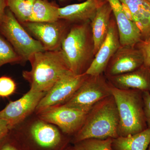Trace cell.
Here are the masks:
<instances>
[{
	"instance_id": "1",
	"label": "cell",
	"mask_w": 150,
	"mask_h": 150,
	"mask_svg": "<svg viewBox=\"0 0 150 150\" xmlns=\"http://www.w3.org/2000/svg\"><path fill=\"white\" fill-rule=\"evenodd\" d=\"M91 23H73L62 42L61 49L67 66L75 75L85 74L95 56Z\"/></svg>"
},
{
	"instance_id": "2",
	"label": "cell",
	"mask_w": 150,
	"mask_h": 150,
	"mask_svg": "<svg viewBox=\"0 0 150 150\" xmlns=\"http://www.w3.org/2000/svg\"><path fill=\"white\" fill-rule=\"evenodd\" d=\"M29 61L30 71L23 72V78L33 91H49L62 76L71 71L61 49L45 51L33 55Z\"/></svg>"
},
{
	"instance_id": "3",
	"label": "cell",
	"mask_w": 150,
	"mask_h": 150,
	"mask_svg": "<svg viewBox=\"0 0 150 150\" xmlns=\"http://www.w3.org/2000/svg\"><path fill=\"white\" fill-rule=\"evenodd\" d=\"M119 122L118 108L112 95L98 103L90 110L83 126L74 135L73 143L87 139L118 138Z\"/></svg>"
},
{
	"instance_id": "4",
	"label": "cell",
	"mask_w": 150,
	"mask_h": 150,
	"mask_svg": "<svg viewBox=\"0 0 150 150\" xmlns=\"http://www.w3.org/2000/svg\"><path fill=\"white\" fill-rule=\"evenodd\" d=\"M110 84L119 115V137L134 135L147 129L143 91L137 89H121Z\"/></svg>"
},
{
	"instance_id": "5",
	"label": "cell",
	"mask_w": 150,
	"mask_h": 150,
	"mask_svg": "<svg viewBox=\"0 0 150 150\" xmlns=\"http://www.w3.org/2000/svg\"><path fill=\"white\" fill-rule=\"evenodd\" d=\"M0 32L20 56L23 62L29 61L35 53L45 51L41 43L30 35L8 7L0 22Z\"/></svg>"
},
{
	"instance_id": "6",
	"label": "cell",
	"mask_w": 150,
	"mask_h": 150,
	"mask_svg": "<svg viewBox=\"0 0 150 150\" xmlns=\"http://www.w3.org/2000/svg\"><path fill=\"white\" fill-rule=\"evenodd\" d=\"M11 130L27 137L41 149H58L63 142V134L57 126L39 118L35 112Z\"/></svg>"
},
{
	"instance_id": "7",
	"label": "cell",
	"mask_w": 150,
	"mask_h": 150,
	"mask_svg": "<svg viewBox=\"0 0 150 150\" xmlns=\"http://www.w3.org/2000/svg\"><path fill=\"white\" fill-rule=\"evenodd\" d=\"M111 95L110 83L103 74L88 76L72 97L62 105L89 112L96 103Z\"/></svg>"
},
{
	"instance_id": "8",
	"label": "cell",
	"mask_w": 150,
	"mask_h": 150,
	"mask_svg": "<svg viewBox=\"0 0 150 150\" xmlns=\"http://www.w3.org/2000/svg\"><path fill=\"white\" fill-rule=\"evenodd\" d=\"M35 112L40 119L54 124L67 135H74L83 126L88 113L64 105L47 108Z\"/></svg>"
},
{
	"instance_id": "9",
	"label": "cell",
	"mask_w": 150,
	"mask_h": 150,
	"mask_svg": "<svg viewBox=\"0 0 150 150\" xmlns=\"http://www.w3.org/2000/svg\"><path fill=\"white\" fill-rule=\"evenodd\" d=\"M21 24L41 43L45 51H52L61 49L72 23L60 19L53 22H26Z\"/></svg>"
},
{
	"instance_id": "10",
	"label": "cell",
	"mask_w": 150,
	"mask_h": 150,
	"mask_svg": "<svg viewBox=\"0 0 150 150\" xmlns=\"http://www.w3.org/2000/svg\"><path fill=\"white\" fill-rule=\"evenodd\" d=\"M88 76L86 74L75 75L71 71L67 73L46 93L38 103L35 112L64 104L72 97Z\"/></svg>"
},
{
	"instance_id": "11",
	"label": "cell",
	"mask_w": 150,
	"mask_h": 150,
	"mask_svg": "<svg viewBox=\"0 0 150 150\" xmlns=\"http://www.w3.org/2000/svg\"><path fill=\"white\" fill-rule=\"evenodd\" d=\"M46 93L30 89L20 98L11 101L0 111V118L7 122L10 131L35 112L38 103Z\"/></svg>"
},
{
	"instance_id": "12",
	"label": "cell",
	"mask_w": 150,
	"mask_h": 150,
	"mask_svg": "<svg viewBox=\"0 0 150 150\" xmlns=\"http://www.w3.org/2000/svg\"><path fill=\"white\" fill-rule=\"evenodd\" d=\"M121 46L118 28L112 14L106 37L85 74L92 76L104 74L110 59Z\"/></svg>"
},
{
	"instance_id": "13",
	"label": "cell",
	"mask_w": 150,
	"mask_h": 150,
	"mask_svg": "<svg viewBox=\"0 0 150 150\" xmlns=\"http://www.w3.org/2000/svg\"><path fill=\"white\" fill-rule=\"evenodd\" d=\"M144 65L142 53L136 46H121L110 59L104 73L106 77L133 71Z\"/></svg>"
},
{
	"instance_id": "14",
	"label": "cell",
	"mask_w": 150,
	"mask_h": 150,
	"mask_svg": "<svg viewBox=\"0 0 150 150\" xmlns=\"http://www.w3.org/2000/svg\"><path fill=\"white\" fill-rule=\"evenodd\" d=\"M112 9L121 46L134 47L142 40L139 28L127 16L119 0H106Z\"/></svg>"
},
{
	"instance_id": "15",
	"label": "cell",
	"mask_w": 150,
	"mask_h": 150,
	"mask_svg": "<svg viewBox=\"0 0 150 150\" xmlns=\"http://www.w3.org/2000/svg\"><path fill=\"white\" fill-rule=\"evenodd\" d=\"M128 18L139 28L142 40L150 38V4L145 0H119Z\"/></svg>"
},
{
	"instance_id": "16",
	"label": "cell",
	"mask_w": 150,
	"mask_h": 150,
	"mask_svg": "<svg viewBox=\"0 0 150 150\" xmlns=\"http://www.w3.org/2000/svg\"><path fill=\"white\" fill-rule=\"evenodd\" d=\"M106 78L112 85L117 88L150 92V71L149 68L144 65L133 71Z\"/></svg>"
},
{
	"instance_id": "17",
	"label": "cell",
	"mask_w": 150,
	"mask_h": 150,
	"mask_svg": "<svg viewBox=\"0 0 150 150\" xmlns=\"http://www.w3.org/2000/svg\"><path fill=\"white\" fill-rule=\"evenodd\" d=\"M104 0H86L82 3L59 8V19L71 23L91 21L97 10Z\"/></svg>"
},
{
	"instance_id": "18",
	"label": "cell",
	"mask_w": 150,
	"mask_h": 150,
	"mask_svg": "<svg viewBox=\"0 0 150 150\" xmlns=\"http://www.w3.org/2000/svg\"><path fill=\"white\" fill-rule=\"evenodd\" d=\"M112 15L110 4L106 0H104L98 8L95 15L92 20L91 25L95 55L106 37Z\"/></svg>"
},
{
	"instance_id": "19",
	"label": "cell",
	"mask_w": 150,
	"mask_h": 150,
	"mask_svg": "<svg viewBox=\"0 0 150 150\" xmlns=\"http://www.w3.org/2000/svg\"><path fill=\"white\" fill-rule=\"evenodd\" d=\"M150 143V129L126 137L112 139V150H147Z\"/></svg>"
},
{
	"instance_id": "20",
	"label": "cell",
	"mask_w": 150,
	"mask_h": 150,
	"mask_svg": "<svg viewBox=\"0 0 150 150\" xmlns=\"http://www.w3.org/2000/svg\"><path fill=\"white\" fill-rule=\"evenodd\" d=\"M58 7L47 0H35L32 14L28 22H53L59 20Z\"/></svg>"
},
{
	"instance_id": "21",
	"label": "cell",
	"mask_w": 150,
	"mask_h": 150,
	"mask_svg": "<svg viewBox=\"0 0 150 150\" xmlns=\"http://www.w3.org/2000/svg\"><path fill=\"white\" fill-rule=\"evenodd\" d=\"M35 0H7V7L21 23L29 21Z\"/></svg>"
},
{
	"instance_id": "22",
	"label": "cell",
	"mask_w": 150,
	"mask_h": 150,
	"mask_svg": "<svg viewBox=\"0 0 150 150\" xmlns=\"http://www.w3.org/2000/svg\"><path fill=\"white\" fill-rule=\"evenodd\" d=\"M112 139H87L74 144L73 149L74 150H112Z\"/></svg>"
},
{
	"instance_id": "23",
	"label": "cell",
	"mask_w": 150,
	"mask_h": 150,
	"mask_svg": "<svg viewBox=\"0 0 150 150\" xmlns=\"http://www.w3.org/2000/svg\"><path fill=\"white\" fill-rule=\"evenodd\" d=\"M21 62L22 60L20 56L10 43L0 35V67L9 63Z\"/></svg>"
},
{
	"instance_id": "24",
	"label": "cell",
	"mask_w": 150,
	"mask_h": 150,
	"mask_svg": "<svg viewBox=\"0 0 150 150\" xmlns=\"http://www.w3.org/2000/svg\"><path fill=\"white\" fill-rule=\"evenodd\" d=\"M16 84L11 78L0 77V96L6 97L12 94L16 90Z\"/></svg>"
},
{
	"instance_id": "25",
	"label": "cell",
	"mask_w": 150,
	"mask_h": 150,
	"mask_svg": "<svg viewBox=\"0 0 150 150\" xmlns=\"http://www.w3.org/2000/svg\"><path fill=\"white\" fill-rule=\"evenodd\" d=\"M136 47L142 53L144 65L145 67H150V38L141 40L136 45Z\"/></svg>"
},
{
	"instance_id": "26",
	"label": "cell",
	"mask_w": 150,
	"mask_h": 150,
	"mask_svg": "<svg viewBox=\"0 0 150 150\" xmlns=\"http://www.w3.org/2000/svg\"><path fill=\"white\" fill-rule=\"evenodd\" d=\"M145 118L148 128L150 129V92H143Z\"/></svg>"
},
{
	"instance_id": "27",
	"label": "cell",
	"mask_w": 150,
	"mask_h": 150,
	"mask_svg": "<svg viewBox=\"0 0 150 150\" xmlns=\"http://www.w3.org/2000/svg\"><path fill=\"white\" fill-rule=\"evenodd\" d=\"M9 131L7 122L0 118V141L8 135Z\"/></svg>"
},
{
	"instance_id": "28",
	"label": "cell",
	"mask_w": 150,
	"mask_h": 150,
	"mask_svg": "<svg viewBox=\"0 0 150 150\" xmlns=\"http://www.w3.org/2000/svg\"><path fill=\"white\" fill-rule=\"evenodd\" d=\"M7 8V0H0V22L2 19Z\"/></svg>"
},
{
	"instance_id": "29",
	"label": "cell",
	"mask_w": 150,
	"mask_h": 150,
	"mask_svg": "<svg viewBox=\"0 0 150 150\" xmlns=\"http://www.w3.org/2000/svg\"><path fill=\"white\" fill-rule=\"evenodd\" d=\"M0 150H20L13 145L10 144H6L3 145Z\"/></svg>"
},
{
	"instance_id": "30",
	"label": "cell",
	"mask_w": 150,
	"mask_h": 150,
	"mask_svg": "<svg viewBox=\"0 0 150 150\" xmlns=\"http://www.w3.org/2000/svg\"><path fill=\"white\" fill-rule=\"evenodd\" d=\"M61 1V2H67L71 0H59Z\"/></svg>"
},
{
	"instance_id": "31",
	"label": "cell",
	"mask_w": 150,
	"mask_h": 150,
	"mask_svg": "<svg viewBox=\"0 0 150 150\" xmlns=\"http://www.w3.org/2000/svg\"><path fill=\"white\" fill-rule=\"evenodd\" d=\"M147 150H150V143L149 144V147H148L147 149Z\"/></svg>"
},
{
	"instance_id": "32",
	"label": "cell",
	"mask_w": 150,
	"mask_h": 150,
	"mask_svg": "<svg viewBox=\"0 0 150 150\" xmlns=\"http://www.w3.org/2000/svg\"><path fill=\"white\" fill-rule=\"evenodd\" d=\"M145 1H146L147 2L149 3V4H150V0H145Z\"/></svg>"
},
{
	"instance_id": "33",
	"label": "cell",
	"mask_w": 150,
	"mask_h": 150,
	"mask_svg": "<svg viewBox=\"0 0 150 150\" xmlns=\"http://www.w3.org/2000/svg\"><path fill=\"white\" fill-rule=\"evenodd\" d=\"M149 70L150 72V67H149Z\"/></svg>"
},
{
	"instance_id": "34",
	"label": "cell",
	"mask_w": 150,
	"mask_h": 150,
	"mask_svg": "<svg viewBox=\"0 0 150 150\" xmlns=\"http://www.w3.org/2000/svg\"><path fill=\"white\" fill-rule=\"evenodd\" d=\"M71 150H74V149H72Z\"/></svg>"
}]
</instances>
